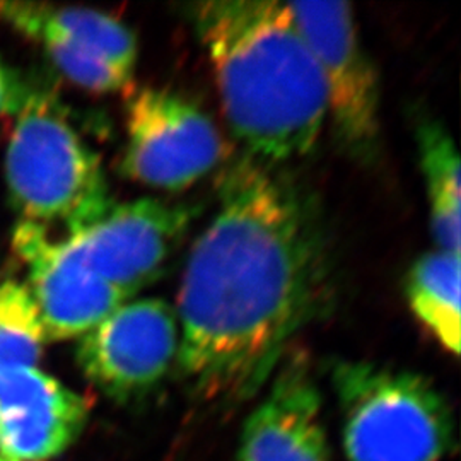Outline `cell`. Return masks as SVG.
Wrapping results in <instances>:
<instances>
[{
    "label": "cell",
    "instance_id": "cell-1",
    "mask_svg": "<svg viewBox=\"0 0 461 461\" xmlns=\"http://www.w3.org/2000/svg\"><path fill=\"white\" fill-rule=\"evenodd\" d=\"M217 192L183 270L176 366L202 395L247 398L325 312L329 248L312 195L270 165L238 159Z\"/></svg>",
    "mask_w": 461,
    "mask_h": 461
},
{
    "label": "cell",
    "instance_id": "cell-2",
    "mask_svg": "<svg viewBox=\"0 0 461 461\" xmlns=\"http://www.w3.org/2000/svg\"><path fill=\"white\" fill-rule=\"evenodd\" d=\"M190 17L230 131L249 158L276 165L310 154L327 120L325 84L287 4L197 2Z\"/></svg>",
    "mask_w": 461,
    "mask_h": 461
},
{
    "label": "cell",
    "instance_id": "cell-3",
    "mask_svg": "<svg viewBox=\"0 0 461 461\" xmlns=\"http://www.w3.org/2000/svg\"><path fill=\"white\" fill-rule=\"evenodd\" d=\"M5 182L21 222L83 230L112 205L99 156L59 101L30 93L5 150Z\"/></svg>",
    "mask_w": 461,
    "mask_h": 461
},
{
    "label": "cell",
    "instance_id": "cell-4",
    "mask_svg": "<svg viewBox=\"0 0 461 461\" xmlns=\"http://www.w3.org/2000/svg\"><path fill=\"white\" fill-rule=\"evenodd\" d=\"M333 386L348 461H439L453 445L451 409L422 375L344 361Z\"/></svg>",
    "mask_w": 461,
    "mask_h": 461
},
{
    "label": "cell",
    "instance_id": "cell-5",
    "mask_svg": "<svg viewBox=\"0 0 461 461\" xmlns=\"http://www.w3.org/2000/svg\"><path fill=\"white\" fill-rule=\"evenodd\" d=\"M287 7L320 67L335 139L350 158L373 161L381 133L378 70L364 50L352 5L291 2Z\"/></svg>",
    "mask_w": 461,
    "mask_h": 461
},
{
    "label": "cell",
    "instance_id": "cell-6",
    "mask_svg": "<svg viewBox=\"0 0 461 461\" xmlns=\"http://www.w3.org/2000/svg\"><path fill=\"white\" fill-rule=\"evenodd\" d=\"M122 173L150 188L178 192L207 176L224 156L214 122L192 99L142 87L127 101Z\"/></svg>",
    "mask_w": 461,
    "mask_h": 461
},
{
    "label": "cell",
    "instance_id": "cell-7",
    "mask_svg": "<svg viewBox=\"0 0 461 461\" xmlns=\"http://www.w3.org/2000/svg\"><path fill=\"white\" fill-rule=\"evenodd\" d=\"M194 217L188 203L137 198L110 205L64 240L86 268L131 299L163 276Z\"/></svg>",
    "mask_w": 461,
    "mask_h": 461
},
{
    "label": "cell",
    "instance_id": "cell-8",
    "mask_svg": "<svg viewBox=\"0 0 461 461\" xmlns=\"http://www.w3.org/2000/svg\"><path fill=\"white\" fill-rule=\"evenodd\" d=\"M180 348L178 316L165 299L127 301L81 337L84 376L116 400L142 395L165 378Z\"/></svg>",
    "mask_w": 461,
    "mask_h": 461
},
{
    "label": "cell",
    "instance_id": "cell-9",
    "mask_svg": "<svg viewBox=\"0 0 461 461\" xmlns=\"http://www.w3.org/2000/svg\"><path fill=\"white\" fill-rule=\"evenodd\" d=\"M13 245L30 270L28 291L49 340L83 337L118 306L127 303L113 285L86 268L64 238L49 230L21 222Z\"/></svg>",
    "mask_w": 461,
    "mask_h": 461
},
{
    "label": "cell",
    "instance_id": "cell-10",
    "mask_svg": "<svg viewBox=\"0 0 461 461\" xmlns=\"http://www.w3.org/2000/svg\"><path fill=\"white\" fill-rule=\"evenodd\" d=\"M89 403L32 366L0 367V451L14 461L59 456L81 434Z\"/></svg>",
    "mask_w": 461,
    "mask_h": 461
},
{
    "label": "cell",
    "instance_id": "cell-11",
    "mask_svg": "<svg viewBox=\"0 0 461 461\" xmlns=\"http://www.w3.org/2000/svg\"><path fill=\"white\" fill-rule=\"evenodd\" d=\"M236 461H330L321 395L306 356H284L245 422Z\"/></svg>",
    "mask_w": 461,
    "mask_h": 461
},
{
    "label": "cell",
    "instance_id": "cell-12",
    "mask_svg": "<svg viewBox=\"0 0 461 461\" xmlns=\"http://www.w3.org/2000/svg\"><path fill=\"white\" fill-rule=\"evenodd\" d=\"M420 169L428 192L432 234L439 249L460 255V156L443 123L428 118L417 123Z\"/></svg>",
    "mask_w": 461,
    "mask_h": 461
},
{
    "label": "cell",
    "instance_id": "cell-13",
    "mask_svg": "<svg viewBox=\"0 0 461 461\" xmlns=\"http://www.w3.org/2000/svg\"><path fill=\"white\" fill-rule=\"evenodd\" d=\"M460 255L436 249L422 255L407 276L413 314L453 356L460 354Z\"/></svg>",
    "mask_w": 461,
    "mask_h": 461
},
{
    "label": "cell",
    "instance_id": "cell-14",
    "mask_svg": "<svg viewBox=\"0 0 461 461\" xmlns=\"http://www.w3.org/2000/svg\"><path fill=\"white\" fill-rule=\"evenodd\" d=\"M0 19L23 36L40 43L67 81L86 91L108 95L123 91L132 83L133 76L106 60L98 51L21 14L14 2H0Z\"/></svg>",
    "mask_w": 461,
    "mask_h": 461
},
{
    "label": "cell",
    "instance_id": "cell-15",
    "mask_svg": "<svg viewBox=\"0 0 461 461\" xmlns=\"http://www.w3.org/2000/svg\"><path fill=\"white\" fill-rule=\"evenodd\" d=\"M14 5L21 14L77 40L133 76L139 59V43L132 30L116 17L89 7L33 2H14Z\"/></svg>",
    "mask_w": 461,
    "mask_h": 461
},
{
    "label": "cell",
    "instance_id": "cell-16",
    "mask_svg": "<svg viewBox=\"0 0 461 461\" xmlns=\"http://www.w3.org/2000/svg\"><path fill=\"white\" fill-rule=\"evenodd\" d=\"M45 331L26 284H0V367L32 366L41 357Z\"/></svg>",
    "mask_w": 461,
    "mask_h": 461
},
{
    "label": "cell",
    "instance_id": "cell-17",
    "mask_svg": "<svg viewBox=\"0 0 461 461\" xmlns=\"http://www.w3.org/2000/svg\"><path fill=\"white\" fill-rule=\"evenodd\" d=\"M30 89L24 81L17 76L11 67L0 57V116L17 115L26 99Z\"/></svg>",
    "mask_w": 461,
    "mask_h": 461
},
{
    "label": "cell",
    "instance_id": "cell-18",
    "mask_svg": "<svg viewBox=\"0 0 461 461\" xmlns=\"http://www.w3.org/2000/svg\"><path fill=\"white\" fill-rule=\"evenodd\" d=\"M0 461H14V460H9V458H4V456H0Z\"/></svg>",
    "mask_w": 461,
    "mask_h": 461
}]
</instances>
